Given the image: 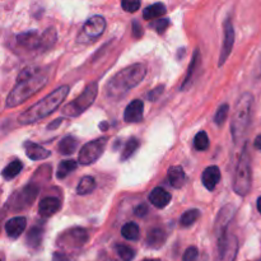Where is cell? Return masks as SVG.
Returning a JSON list of instances; mask_svg holds the SVG:
<instances>
[{"label": "cell", "mask_w": 261, "mask_h": 261, "mask_svg": "<svg viewBox=\"0 0 261 261\" xmlns=\"http://www.w3.org/2000/svg\"><path fill=\"white\" fill-rule=\"evenodd\" d=\"M46 82H47V75L42 73L40 69L27 68L20 71L14 88L12 89L7 98V107L12 109V107L19 106L31 96L42 89Z\"/></svg>", "instance_id": "cell-1"}, {"label": "cell", "mask_w": 261, "mask_h": 261, "mask_svg": "<svg viewBox=\"0 0 261 261\" xmlns=\"http://www.w3.org/2000/svg\"><path fill=\"white\" fill-rule=\"evenodd\" d=\"M147 74V68L143 64H133L117 71L106 84V94L111 99H119L130 89L137 87Z\"/></svg>", "instance_id": "cell-2"}, {"label": "cell", "mask_w": 261, "mask_h": 261, "mask_svg": "<svg viewBox=\"0 0 261 261\" xmlns=\"http://www.w3.org/2000/svg\"><path fill=\"white\" fill-rule=\"evenodd\" d=\"M68 86L59 87L58 89H55V91L51 92L50 94L43 97V98L41 99V101H38L37 103L32 105L30 109H27L24 112H22V114L19 115V117H18V122L22 125H28L33 124V122H37L38 120L45 119V117H47L48 115L53 114V112L63 103L64 99L68 96Z\"/></svg>", "instance_id": "cell-3"}, {"label": "cell", "mask_w": 261, "mask_h": 261, "mask_svg": "<svg viewBox=\"0 0 261 261\" xmlns=\"http://www.w3.org/2000/svg\"><path fill=\"white\" fill-rule=\"evenodd\" d=\"M254 97L251 93H245L240 97L234 107V114L232 116L231 133L234 143H240L244 139L246 130L251 120V109Z\"/></svg>", "instance_id": "cell-4"}, {"label": "cell", "mask_w": 261, "mask_h": 261, "mask_svg": "<svg viewBox=\"0 0 261 261\" xmlns=\"http://www.w3.org/2000/svg\"><path fill=\"white\" fill-rule=\"evenodd\" d=\"M252 184V171H251V158H250L247 144H245L242 149L241 155H240L239 163L236 167V173H234L233 180V190L239 195L246 196L251 190Z\"/></svg>", "instance_id": "cell-5"}, {"label": "cell", "mask_w": 261, "mask_h": 261, "mask_svg": "<svg viewBox=\"0 0 261 261\" xmlns=\"http://www.w3.org/2000/svg\"><path fill=\"white\" fill-rule=\"evenodd\" d=\"M97 93H98V84L96 82L89 83L75 99H73L70 103L65 105L63 107V114L69 117L79 116L82 112H84L87 109L92 106V103L96 99Z\"/></svg>", "instance_id": "cell-6"}, {"label": "cell", "mask_w": 261, "mask_h": 261, "mask_svg": "<svg viewBox=\"0 0 261 261\" xmlns=\"http://www.w3.org/2000/svg\"><path fill=\"white\" fill-rule=\"evenodd\" d=\"M107 142H109L107 138H99V139L86 143L79 152V163L83 166H89L98 161L106 149Z\"/></svg>", "instance_id": "cell-7"}, {"label": "cell", "mask_w": 261, "mask_h": 261, "mask_svg": "<svg viewBox=\"0 0 261 261\" xmlns=\"http://www.w3.org/2000/svg\"><path fill=\"white\" fill-rule=\"evenodd\" d=\"M234 212H236V208L231 204L223 206L221 209V212L218 213L216 219V223H214V232H216V236L218 242L223 241L228 237V233H227V229H228L229 223L232 222L234 217Z\"/></svg>", "instance_id": "cell-8"}, {"label": "cell", "mask_w": 261, "mask_h": 261, "mask_svg": "<svg viewBox=\"0 0 261 261\" xmlns=\"http://www.w3.org/2000/svg\"><path fill=\"white\" fill-rule=\"evenodd\" d=\"M105 28H106L105 18L101 17V15H93L84 23L83 35L86 37L91 38V40H94V38H98L105 32Z\"/></svg>", "instance_id": "cell-9"}, {"label": "cell", "mask_w": 261, "mask_h": 261, "mask_svg": "<svg viewBox=\"0 0 261 261\" xmlns=\"http://www.w3.org/2000/svg\"><path fill=\"white\" fill-rule=\"evenodd\" d=\"M234 43V28L232 25L231 19H227L224 22V41L222 45L221 56H219V66L223 65L226 60L228 59L229 54H231L232 47Z\"/></svg>", "instance_id": "cell-10"}, {"label": "cell", "mask_w": 261, "mask_h": 261, "mask_svg": "<svg viewBox=\"0 0 261 261\" xmlns=\"http://www.w3.org/2000/svg\"><path fill=\"white\" fill-rule=\"evenodd\" d=\"M60 240L64 244V246L81 247L88 241V232L84 228L69 229L66 233H64L63 236L60 237Z\"/></svg>", "instance_id": "cell-11"}, {"label": "cell", "mask_w": 261, "mask_h": 261, "mask_svg": "<svg viewBox=\"0 0 261 261\" xmlns=\"http://www.w3.org/2000/svg\"><path fill=\"white\" fill-rule=\"evenodd\" d=\"M38 194V188L37 186L30 184L28 186H25L20 193H17L14 196H13L12 201L13 204H18L17 209H23L25 206H28L30 204L33 203V200L36 199Z\"/></svg>", "instance_id": "cell-12"}, {"label": "cell", "mask_w": 261, "mask_h": 261, "mask_svg": "<svg viewBox=\"0 0 261 261\" xmlns=\"http://www.w3.org/2000/svg\"><path fill=\"white\" fill-rule=\"evenodd\" d=\"M143 116H144V103L140 99H134L125 109L124 119L126 122L137 124V122L142 121Z\"/></svg>", "instance_id": "cell-13"}, {"label": "cell", "mask_w": 261, "mask_h": 261, "mask_svg": "<svg viewBox=\"0 0 261 261\" xmlns=\"http://www.w3.org/2000/svg\"><path fill=\"white\" fill-rule=\"evenodd\" d=\"M41 36L36 31H28V32L20 33L17 36V43L20 47L28 48V50H35L41 48Z\"/></svg>", "instance_id": "cell-14"}, {"label": "cell", "mask_w": 261, "mask_h": 261, "mask_svg": "<svg viewBox=\"0 0 261 261\" xmlns=\"http://www.w3.org/2000/svg\"><path fill=\"white\" fill-rule=\"evenodd\" d=\"M60 200L58 198H54V196H48V198H45L41 200L40 206H38V213H40L41 217L48 218V217L58 213L60 211Z\"/></svg>", "instance_id": "cell-15"}, {"label": "cell", "mask_w": 261, "mask_h": 261, "mask_svg": "<svg viewBox=\"0 0 261 261\" xmlns=\"http://www.w3.org/2000/svg\"><path fill=\"white\" fill-rule=\"evenodd\" d=\"M23 148H24L27 157L32 161H42L51 155L50 150L45 149V148L41 147V145L37 144V143L25 142L24 145H23Z\"/></svg>", "instance_id": "cell-16"}, {"label": "cell", "mask_w": 261, "mask_h": 261, "mask_svg": "<svg viewBox=\"0 0 261 261\" xmlns=\"http://www.w3.org/2000/svg\"><path fill=\"white\" fill-rule=\"evenodd\" d=\"M25 226H27V219L24 217H14L5 223V231L9 237L17 239L24 232Z\"/></svg>", "instance_id": "cell-17"}, {"label": "cell", "mask_w": 261, "mask_h": 261, "mask_svg": "<svg viewBox=\"0 0 261 261\" xmlns=\"http://www.w3.org/2000/svg\"><path fill=\"white\" fill-rule=\"evenodd\" d=\"M219 180H221V171L217 166H211V167L204 170L203 176H201V182L209 191L217 188Z\"/></svg>", "instance_id": "cell-18"}, {"label": "cell", "mask_w": 261, "mask_h": 261, "mask_svg": "<svg viewBox=\"0 0 261 261\" xmlns=\"http://www.w3.org/2000/svg\"><path fill=\"white\" fill-rule=\"evenodd\" d=\"M149 201L155 208H166L171 201V194L163 188H155L149 194Z\"/></svg>", "instance_id": "cell-19"}, {"label": "cell", "mask_w": 261, "mask_h": 261, "mask_svg": "<svg viewBox=\"0 0 261 261\" xmlns=\"http://www.w3.org/2000/svg\"><path fill=\"white\" fill-rule=\"evenodd\" d=\"M185 172H184L182 167L181 166H173L170 167L167 172V180L170 182V185L175 189H181L185 184Z\"/></svg>", "instance_id": "cell-20"}, {"label": "cell", "mask_w": 261, "mask_h": 261, "mask_svg": "<svg viewBox=\"0 0 261 261\" xmlns=\"http://www.w3.org/2000/svg\"><path fill=\"white\" fill-rule=\"evenodd\" d=\"M165 241H166V233L163 232V229L153 228L148 232L147 244L149 247L158 249V247H161L163 244H165Z\"/></svg>", "instance_id": "cell-21"}, {"label": "cell", "mask_w": 261, "mask_h": 261, "mask_svg": "<svg viewBox=\"0 0 261 261\" xmlns=\"http://www.w3.org/2000/svg\"><path fill=\"white\" fill-rule=\"evenodd\" d=\"M42 237H43V227L35 226L28 231L27 237H25V241H27L28 246L36 249V247H38L41 245Z\"/></svg>", "instance_id": "cell-22"}, {"label": "cell", "mask_w": 261, "mask_h": 261, "mask_svg": "<svg viewBox=\"0 0 261 261\" xmlns=\"http://www.w3.org/2000/svg\"><path fill=\"white\" fill-rule=\"evenodd\" d=\"M76 147H78V140L74 137H65L64 139H61V142L59 143L58 150L64 155H70L75 152Z\"/></svg>", "instance_id": "cell-23"}, {"label": "cell", "mask_w": 261, "mask_h": 261, "mask_svg": "<svg viewBox=\"0 0 261 261\" xmlns=\"http://www.w3.org/2000/svg\"><path fill=\"white\" fill-rule=\"evenodd\" d=\"M199 61H200V53H199V50H196L195 53H194L193 59H191V64H190V66H189L188 74H186L185 79H184V82H182V86H181V89H182V91L190 86L191 81H193L194 74H195L196 68H198V65H199Z\"/></svg>", "instance_id": "cell-24"}, {"label": "cell", "mask_w": 261, "mask_h": 261, "mask_svg": "<svg viewBox=\"0 0 261 261\" xmlns=\"http://www.w3.org/2000/svg\"><path fill=\"white\" fill-rule=\"evenodd\" d=\"M166 13V5L162 4V3H155V4L149 5L144 9L143 12V17L144 19L150 20L155 19V18H160L161 15H163Z\"/></svg>", "instance_id": "cell-25"}, {"label": "cell", "mask_w": 261, "mask_h": 261, "mask_svg": "<svg viewBox=\"0 0 261 261\" xmlns=\"http://www.w3.org/2000/svg\"><path fill=\"white\" fill-rule=\"evenodd\" d=\"M121 234L124 236V239L129 240V241H137L140 237L139 226L137 223H134V222H127L126 224L122 226Z\"/></svg>", "instance_id": "cell-26"}, {"label": "cell", "mask_w": 261, "mask_h": 261, "mask_svg": "<svg viewBox=\"0 0 261 261\" xmlns=\"http://www.w3.org/2000/svg\"><path fill=\"white\" fill-rule=\"evenodd\" d=\"M94 189H96V180L92 176H84L81 180V182L78 184L76 193L79 195H87V194L92 193Z\"/></svg>", "instance_id": "cell-27"}, {"label": "cell", "mask_w": 261, "mask_h": 261, "mask_svg": "<svg viewBox=\"0 0 261 261\" xmlns=\"http://www.w3.org/2000/svg\"><path fill=\"white\" fill-rule=\"evenodd\" d=\"M22 170H23L22 162L15 160L13 161V162H10L9 165L3 170V177H4L5 180H12V178H14L15 176H18V173H19Z\"/></svg>", "instance_id": "cell-28"}, {"label": "cell", "mask_w": 261, "mask_h": 261, "mask_svg": "<svg viewBox=\"0 0 261 261\" xmlns=\"http://www.w3.org/2000/svg\"><path fill=\"white\" fill-rule=\"evenodd\" d=\"M78 167V163L75 161H63V162L59 165L58 172H56V177L58 178H65L69 173H71L73 171L76 170Z\"/></svg>", "instance_id": "cell-29"}, {"label": "cell", "mask_w": 261, "mask_h": 261, "mask_svg": "<svg viewBox=\"0 0 261 261\" xmlns=\"http://www.w3.org/2000/svg\"><path fill=\"white\" fill-rule=\"evenodd\" d=\"M139 145H140L139 139H137V138H130V139L127 140L126 144H125L124 149H122L121 161L129 160V158L132 157L135 152H137V149L139 148Z\"/></svg>", "instance_id": "cell-30"}, {"label": "cell", "mask_w": 261, "mask_h": 261, "mask_svg": "<svg viewBox=\"0 0 261 261\" xmlns=\"http://www.w3.org/2000/svg\"><path fill=\"white\" fill-rule=\"evenodd\" d=\"M199 217H200V211H198V209H190V211L185 212L181 216L180 224L182 227H190L191 224H194L198 221Z\"/></svg>", "instance_id": "cell-31"}, {"label": "cell", "mask_w": 261, "mask_h": 261, "mask_svg": "<svg viewBox=\"0 0 261 261\" xmlns=\"http://www.w3.org/2000/svg\"><path fill=\"white\" fill-rule=\"evenodd\" d=\"M56 41V32L54 28H48L41 36V47L48 48L55 43Z\"/></svg>", "instance_id": "cell-32"}, {"label": "cell", "mask_w": 261, "mask_h": 261, "mask_svg": "<svg viewBox=\"0 0 261 261\" xmlns=\"http://www.w3.org/2000/svg\"><path fill=\"white\" fill-rule=\"evenodd\" d=\"M194 147L196 150H206L209 148V138L205 132H199L194 139Z\"/></svg>", "instance_id": "cell-33"}, {"label": "cell", "mask_w": 261, "mask_h": 261, "mask_svg": "<svg viewBox=\"0 0 261 261\" xmlns=\"http://www.w3.org/2000/svg\"><path fill=\"white\" fill-rule=\"evenodd\" d=\"M115 250H116L117 255H119L120 257H121L122 261H132L134 259V250L130 249L129 246H126V245H116L115 246Z\"/></svg>", "instance_id": "cell-34"}, {"label": "cell", "mask_w": 261, "mask_h": 261, "mask_svg": "<svg viewBox=\"0 0 261 261\" xmlns=\"http://www.w3.org/2000/svg\"><path fill=\"white\" fill-rule=\"evenodd\" d=\"M229 106L227 103H223L216 112V116H214V122H216L218 126H222V125L226 122L227 116H228Z\"/></svg>", "instance_id": "cell-35"}, {"label": "cell", "mask_w": 261, "mask_h": 261, "mask_svg": "<svg viewBox=\"0 0 261 261\" xmlns=\"http://www.w3.org/2000/svg\"><path fill=\"white\" fill-rule=\"evenodd\" d=\"M121 7L125 12L134 13L140 8V2L139 0H125L121 3Z\"/></svg>", "instance_id": "cell-36"}, {"label": "cell", "mask_w": 261, "mask_h": 261, "mask_svg": "<svg viewBox=\"0 0 261 261\" xmlns=\"http://www.w3.org/2000/svg\"><path fill=\"white\" fill-rule=\"evenodd\" d=\"M198 256H199L198 249L194 246H191V247H189V249L185 251V254H184L182 261H196L198 260Z\"/></svg>", "instance_id": "cell-37"}, {"label": "cell", "mask_w": 261, "mask_h": 261, "mask_svg": "<svg viewBox=\"0 0 261 261\" xmlns=\"http://www.w3.org/2000/svg\"><path fill=\"white\" fill-rule=\"evenodd\" d=\"M152 27L155 28V31H157L160 35H162L163 32H165L166 30H167V27L170 25V20L168 19H160V20H155L154 23H152Z\"/></svg>", "instance_id": "cell-38"}, {"label": "cell", "mask_w": 261, "mask_h": 261, "mask_svg": "<svg viewBox=\"0 0 261 261\" xmlns=\"http://www.w3.org/2000/svg\"><path fill=\"white\" fill-rule=\"evenodd\" d=\"M143 27L140 25V23L138 22V20H134L133 22V36H134L135 38H140L143 36Z\"/></svg>", "instance_id": "cell-39"}, {"label": "cell", "mask_w": 261, "mask_h": 261, "mask_svg": "<svg viewBox=\"0 0 261 261\" xmlns=\"http://www.w3.org/2000/svg\"><path fill=\"white\" fill-rule=\"evenodd\" d=\"M163 89H165V86H158L157 88L149 92V94H148V99H150V101H155V99L158 98V96L162 93Z\"/></svg>", "instance_id": "cell-40"}, {"label": "cell", "mask_w": 261, "mask_h": 261, "mask_svg": "<svg viewBox=\"0 0 261 261\" xmlns=\"http://www.w3.org/2000/svg\"><path fill=\"white\" fill-rule=\"evenodd\" d=\"M148 214V206L145 205V204H140L139 206H137L135 208V216L137 217H145Z\"/></svg>", "instance_id": "cell-41"}, {"label": "cell", "mask_w": 261, "mask_h": 261, "mask_svg": "<svg viewBox=\"0 0 261 261\" xmlns=\"http://www.w3.org/2000/svg\"><path fill=\"white\" fill-rule=\"evenodd\" d=\"M54 261H68V257H66V255L64 254H60V252H55L54 254Z\"/></svg>", "instance_id": "cell-42"}, {"label": "cell", "mask_w": 261, "mask_h": 261, "mask_svg": "<svg viewBox=\"0 0 261 261\" xmlns=\"http://www.w3.org/2000/svg\"><path fill=\"white\" fill-rule=\"evenodd\" d=\"M61 122H63V119H58V120H55V121H54L53 124H50V125H48V126H47V129H51V130H53V129H55V127H58L59 125L61 124Z\"/></svg>", "instance_id": "cell-43"}, {"label": "cell", "mask_w": 261, "mask_h": 261, "mask_svg": "<svg viewBox=\"0 0 261 261\" xmlns=\"http://www.w3.org/2000/svg\"><path fill=\"white\" fill-rule=\"evenodd\" d=\"M254 147L256 148V149L261 150V134H260V135H257L256 139H255V142H254Z\"/></svg>", "instance_id": "cell-44"}, {"label": "cell", "mask_w": 261, "mask_h": 261, "mask_svg": "<svg viewBox=\"0 0 261 261\" xmlns=\"http://www.w3.org/2000/svg\"><path fill=\"white\" fill-rule=\"evenodd\" d=\"M257 211H259V213L261 214V196L257 199Z\"/></svg>", "instance_id": "cell-45"}, {"label": "cell", "mask_w": 261, "mask_h": 261, "mask_svg": "<svg viewBox=\"0 0 261 261\" xmlns=\"http://www.w3.org/2000/svg\"><path fill=\"white\" fill-rule=\"evenodd\" d=\"M107 127H109V126H107V124H106V122H102V124L99 125V129H102V130H106Z\"/></svg>", "instance_id": "cell-46"}, {"label": "cell", "mask_w": 261, "mask_h": 261, "mask_svg": "<svg viewBox=\"0 0 261 261\" xmlns=\"http://www.w3.org/2000/svg\"><path fill=\"white\" fill-rule=\"evenodd\" d=\"M144 261H158V260H154V259H147V260H144Z\"/></svg>", "instance_id": "cell-47"}, {"label": "cell", "mask_w": 261, "mask_h": 261, "mask_svg": "<svg viewBox=\"0 0 261 261\" xmlns=\"http://www.w3.org/2000/svg\"><path fill=\"white\" fill-rule=\"evenodd\" d=\"M106 261H116V260H111V259H110V260H106Z\"/></svg>", "instance_id": "cell-48"}]
</instances>
